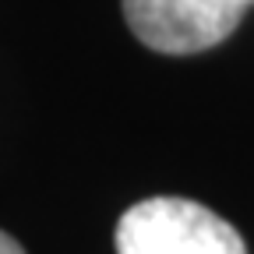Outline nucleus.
I'll use <instances>...</instances> for the list:
<instances>
[{"instance_id": "1", "label": "nucleus", "mask_w": 254, "mask_h": 254, "mask_svg": "<svg viewBox=\"0 0 254 254\" xmlns=\"http://www.w3.org/2000/svg\"><path fill=\"white\" fill-rule=\"evenodd\" d=\"M117 254H247L244 237L190 198H145L117 222Z\"/></svg>"}, {"instance_id": "3", "label": "nucleus", "mask_w": 254, "mask_h": 254, "mask_svg": "<svg viewBox=\"0 0 254 254\" xmlns=\"http://www.w3.org/2000/svg\"><path fill=\"white\" fill-rule=\"evenodd\" d=\"M0 254H25V251H21V244L14 237H7L4 230H0Z\"/></svg>"}, {"instance_id": "2", "label": "nucleus", "mask_w": 254, "mask_h": 254, "mask_svg": "<svg viewBox=\"0 0 254 254\" xmlns=\"http://www.w3.org/2000/svg\"><path fill=\"white\" fill-rule=\"evenodd\" d=\"M254 0H124L127 28L155 53L187 57L233 36Z\"/></svg>"}]
</instances>
